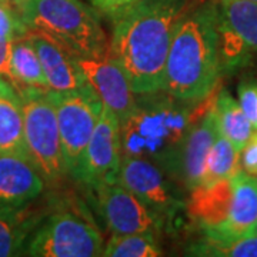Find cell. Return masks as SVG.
Listing matches in <instances>:
<instances>
[{
	"label": "cell",
	"instance_id": "cell-9",
	"mask_svg": "<svg viewBox=\"0 0 257 257\" xmlns=\"http://www.w3.org/2000/svg\"><path fill=\"white\" fill-rule=\"evenodd\" d=\"M221 73L246 69L257 56V2L217 0Z\"/></svg>",
	"mask_w": 257,
	"mask_h": 257
},
{
	"label": "cell",
	"instance_id": "cell-2",
	"mask_svg": "<svg viewBox=\"0 0 257 257\" xmlns=\"http://www.w3.org/2000/svg\"><path fill=\"white\" fill-rule=\"evenodd\" d=\"M221 77L217 0H190L172 37L162 90L199 101L219 89Z\"/></svg>",
	"mask_w": 257,
	"mask_h": 257
},
{
	"label": "cell",
	"instance_id": "cell-25",
	"mask_svg": "<svg viewBox=\"0 0 257 257\" xmlns=\"http://www.w3.org/2000/svg\"><path fill=\"white\" fill-rule=\"evenodd\" d=\"M28 33L29 29L23 23L16 8L13 5L0 2V37L18 39Z\"/></svg>",
	"mask_w": 257,
	"mask_h": 257
},
{
	"label": "cell",
	"instance_id": "cell-21",
	"mask_svg": "<svg viewBox=\"0 0 257 257\" xmlns=\"http://www.w3.org/2000/svg\"><path fill=\"white\" fill-rule=\"evenodd\" d=\"M214 110L220 133L241 152L256 130L241 110L239 101L230 94L227 89H219L214 101Z\"/></svg>",
	"mask_w": 257,
	"mask_h": 257
},
{
	"label": "cell",
	"instance_id": "cell-20",
	"mask_svg": "<svg viewBox=\"0 0 257 257\" xmlns=\"http://www.w3.org/2000/svg\"><path fill=\"white\" fill-rule=\"evenodd\" d=\"M10 70H12L10 83L18 90L20 89L50 90L30 33L13 40Z\"/></svg>",
	"mask_w": 257,
	"mask_h": 257
},
{
	"label": "cell",
	"instance_id": "cell-13",
	"mask_svg": "<svg viewBox=\"0 0 257 257\" xmlns=\"http://www.w3.org/2000/svg\"><path fill=\"white\" fill-rule=\"evenodd\" d=\"M76 60L103 104L117 116L119 121H123L136 103V93L123 69L109 52L96 57H76Z\"/></svg>",
	"mask_w": 257,
	"mask_h": 257
},
{
	"label": "cell",
	"instance_id": "cell-26",
	"mask_svg": "<svg viewBox=\"0 0 257 257\" xmlns=\"http://www.w3.org/2000/svg\"><path fill=\"white\" fill-rule=\"evenodd\" d=\"M239 104L254 130H257V80H243L237 87Z\"/></svg>",
	"mask_w": 257,
	"mask_h": 257
},
{
	"label": "cell",
	"instance_id": "cell-23",
	"mask_svg": "<svg viewBox=\"0 0 257 257\" xmlns=\"http://www.w3.org/2000/svg\"><path fill=\"white\" fill-rule=\"evenodd\" d=\"M240 170H243L240 165V152L219 130L206 160L200 186H210L216 182L230 179Z\"/></svg>",
	"mask_w": 257,
	"mask_h": 257
},
{
	"label": "cell",
	"instance_id": "cell-18",
	"mask_svg": "<svg viewBox=\"0 0 257 257\" xmlns=\"http://www.w3.org/2000/svg\"><path fill=\"white\" fill-rule=\"evenodd\" d=\"M231 180L233 202L227 223L217 233H204L219 236H244L254 233L257 221V177L240 170L237 175L233 176Z\"/></svg>",
	"mask_w": 257,
	"mask_h": 257
},
{
	"label": "cell",
	"instance_id": "cell-17",
	"mask_svg": "<svg viewBox=\"0 0 257 257\" xmlns=\"http://www.w3.org/2000/svg\"><path fill=\"white\" fill-rule=\"evenodd\" d=\"M0 155L28 159L23 104L18 89L0 76Z\"/></svg>",
	"mask_w": 257,
	"mask_h": 257
},
{
	"label": "cell",
	"instance_id": "cell-3",
	"mask_svg": "<svg viewBox=\"0 0 257 257\" xmlns=\"http://www.w3.org/2000/svg\"><path fill=\"white\" fill-rule=\"evenodd\" d=\"M219 89L199 101L180 100L165 90L136 94L133 109L120 121L121 156L146 159L167 172L193 123L214 104Z\"/></svg>",
	"mask_w": 257,
	"mask_h": 257
},
{
	"label": "cell",
	"instance_id": "cell-28",
	"mask_svg": "<svg viewBox=\"0 0 257 257\" xmlns=\"http://www.w3.org/2000/svg\"><path fill=\"white\" fill-rule=\"evenodd\" d=\"M240 165L246 173L257 176V130L240 152Z\"/></svg>",
	"mask_w": 257,
	"mask_h": 257
},
{
	"label": "cell",
	"instance_id": "cell-19",
	"mask_svg": "<svg viewBox=\"0 0 257 257\" xmlns=\"http://www.w3.org/2000/svg\"><path fill=\"white\" fill-rule=\"evenodd\" d=\"M43 217L29 204L0 207V257L22 256L28 240Z\"/></svg>",
	"mask_w": 257,
	"mask_h": 257
},
{
	"label": "cell",
	"instance_id": "cell-4",
	"mask_svg": "<svg viewBox=\"0 0 257 257\" xmlns=\"http://www.w3.org/2000/svg\"><path fill=\"white\" fill-rule=\"evenodd\" d=\"M29 32H39L74 57H96L109 52L100 15L82 0H15Z\"/></svg>",
	"mask_w": 257,
	"mask_h": 257
},
{
	"label": "cell",
	"instance_id": "cell-8",
	"mask_svg": "<svg viewBox=\"0 0 257 257\" xmlns=\"http://www.w3.org/2000/svg\"><path fill=\"white\" fill-rule=\"evenodd\" d=\"M117 183L157 213L172 230V223L184 211V190L163 169L140 157L121 156Z\"/></svg>",
	"mask_w": 257,
	"mask_h": 257
},
{
	"label": "cell",
	"instance_id": "cell-31",
	"mask_svg": "<svg viewBox=\"0 0 257 257\" xmlns=\"http://www.w3.org/2000/svg\"><path fill=\"white\" fill-rule=\"evenodd\" d=\"M254 233H256V234H257V221H256V229H254Z\"/></svg>",
	"mask_w": 257,
	"mask_h": 257
},
{
	"label": "cell",
	"instance_id": "cell-24",
	"mask_svg": "<svg viewBox=\"0 0 257 257\" xmlns=\"http://www.w3.org/2000/svg\"><path fill=\"white\" fill-rule=\"evenodd\" d=\"M165 251L160 246L159 236L152 233L113 234L103 248L106 257H159Z\"/></svg>",
	"mask_w": 257,
	"mask_h": 257
},
{
	"label": "cell",
	"instance_id": "cell-5",
	"mask_svg": "<svg viewBox=\"0 0 257 257\" xmlns=\"http://www.w3.org/2000/svg\"><path fill=\"white\" fill-rule=\"evenodd\" d=\"M28 160L46 183H62L69 175L50 90L20 89Z\"/></svg>",
	"mask_w": 257,
	"mask_h": 257
},
{
	"label": "cell",
	"instance_id": "cell-29",
	"mask_svg": "<svg viewBox=\"0 0 257 257\" xmlns=\"http://www.w3.org/2000/svg\"><path fill=\"white\" fill-rule=\"evenodd\" d=\"M12 37H0V76L12 80V70H10V62H12V46H13Z\"/></svg>",
	"mask_w": 257,
	"mask_h": 257
},
{
	"label": "cell",
	"instance_id": "cell-12",
	"mask_svg": "<svg viewBox=\"0 0 257 257\" xmlns=\"http://www.w3.org/2000/svg\"><path fill=\"white\" fill-rule=\"evenodd\" d=\"M217 132L219 124L213 104L193 123L179 152L169 166L166 173L186 193L200 186L206 160Z\"/></svg>",
	"mask_w": 257,
	"mask_h": 257
},
{
	"label": "cell",
	"instance_id": "cell-1",
	"mask_svg": "<svg viewBox=\"0 0 257 257\" xmlns=\"http://www.w3.org/2000/svg\"><path fill=\"white\" fill-rule=\"evenodd\" d=\"M190 0H136L111 20L109 53L136 94L163 89L172 37Z\"/></svg>",
	"mask_w": 257,
	"mask_h": 257
},
{
	"label": "cell",
	"instance_id": "cell-27",
	"mask_svg": "<svg viewBox=\"0 0 257 257\" xmlns=\"http://www.w3.org/2000/svg\"><path fill=\"white\" fill-rule=\"evenodd\" d=\"M135 2L136 0H90L96 12L103 18L109 19L110 22L117 18L123 10L132 6Z\"/></svg>",
	"mask_w": 257,
	"mask_h": 257
},
{
	"label": "cell",
	"instance_id": "cell-16",
	"mask_svg": "<svg viewBox=\"0 0 257 257\" xmlns=\"http://www.w3.org/2000/svg\"><path fill=\"white\" fill-rule=\"evenodd\" d=\"M45 187L46 182L28 159L0 155V207L35 202Z\"/></svg>",
	"mask_w": 257,
	"mask_h": 257
},
{
	"label": "cell",
	"instance_id": "cell-7",
	"mask_svg": "<svg viewBox=\"0 0 257 257\" xmlns=\"http://www.w3.org/2000/svg\"><path fill=\"white\" fill-rule=\"evenodd\" d=\"M50 97L55 104L69 175L77 182L86 147L103 111V101L89 83L69 92L50 90Z\"/></svg>",
	"mask_w": 257,
	"mask_h": 257
},
{
	"label": "cell",
	"instance_id": "cell-6",
	"mask_svg": "<svg viewBox=\"0 0 257 257\" xmlns=\"http://www.w3.org/2000/svg\"><path fill=\"white\" fill-rule=\"evenodd\" d=\"M104 241L94 224L69 210H56L37 223L30 234L26 256L96 257L103 254Z\"/></svg>",
	"mask_w": 257,
	"mask_h": 257
},
{
	"label": "cell",
	"instance_id": "cell-32",
	"mask_svg": "<svg viewBox=\"0 0 257 257\" xmlns=\"http://www.w3.org/2000/svg\"><path fill=\"white\" fill-rule=\"evenodd\" d=\"M253 2H257V0H253Z\"/></svg>",
	"mask_w": 257,
	"mask_h": 257
},
{
	"label": "cell",
	"instance_id": "cell-22",
	"mask_svg": "<svg viewBox=\"0 0 257 257\" xmlns=\"http://www.w3.org/2000/svg\"><path fill=\"white\" fill-rule=\"evenodd\" d=\"M190 256L207 257H257V234L219 236L200 231L199 239L187 247Z\"/></svg>",
	"mask_w": 257,
	"mask_h": 257
},
{
	"label": "cell",
	"instance_id": "cell-14",
	"mask_svg": "<svg viewBox=\"0 0 257 257\" xmlns=\"http://www.w3.org/2000/svg\"><path fill=\"white\" fill-rule=\"evenodd\" d=\"M233 177L210 186H199L186 196L184 211L202 231H220L231 210Z\"/></svg>",
	"mask_w": 257,
	"mask_h": 257
},
{
	"label": "cell",
	"instance_id": "cell-15",
	"mask_svg": "<svg viewBox=\"0 0 257 257\" xmlns=\"http://www.w3.org/2000/svg\"><path fill=\"white\" fill-rule=\"evenodd\" d=\"M52 92H69L84 86L87 80L73 55L53 39L39 32H29Z\"/></svg>",
	"mask_w": 257,
	"mask_h": 257
},
{
	"label": "cell",
	"instance_id": "cell-30",
	"mask_svg": "<svg viewBox=\"0 0 257 257\" xmlns=\"http://www.w3.org/2000/svg\"><path fill=\"white\" fill-rule=\"evenodd\" d=\"M2 3H8V5H13L15 6V0H0Z\"/></svg>",
	"mask_w": 257,
	"mask_h": 257
},
{
	"label": "cell",
	"instance_id": "cell-11",
	"mask_svg": "<svg viewBox=\"0 0 257 257\" xmlns=\"http://www.w3.org/2000/svg\"><path fill=\"white\" fill-rule=\"evenodd\" d=\"M120 159V121L117 116L103 104L100 119L86 147L77 182L90 187L92 190H96L103 184L116 183Z\"/></svg>",
	"mask_w": 257,
	"mask_h": 257
},
{
	"label": "cell",
	"instance_id": "cell-10",
	"mask_svg": "<svg viewBox=\"0 0 257 257\" xmlns=\"http://www.w3.org/2000/svg\"><path fill=\"white\" fill-rule=\"evenodd\" d=\"M97 207L111 234L152 233L160 236L167 229L166 221L120 183L103 184L93 190Z\"/></svg>",
	"mask_w": 257,
	"mask_h": 257
}]
</instances>
